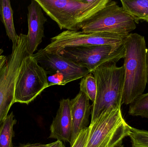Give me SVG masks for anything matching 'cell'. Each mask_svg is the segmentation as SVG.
Returning <instances> with one entry per match:
<instances>
[{
    "label": "cell",
    "instance_id": "obj_1",
    "mask_svg": "<svg viewBox=\"0 0 148 147\" xmlns=\"http://www.w3.org/2000/svg\"><path fill=\"white\" fill-rule=\"evenodd\" d=\"M125 48L122 104L127 105L143 94L146 89L147 47L145 38L138 34L130 33L125 41Z\"/></svg>",
    "mask_w": 148,
    "mask_h": 147
},
{
    "label": "cell",
    "instance_id": "obj_2",
    "mask_svg": "<svg viewBox=\"0 0 148 147\" xmlns=\"http://www.w3.org/2000/svg\"><path fill=\"white\" fill-rule=\"evenodd\" d=\"M97 83V93L92 104L90 123L110 109L121 108L124 82V68L116 63H105L90 72Z\"/></svg>",
    "mask_w": 148,
    "mask_h": 147
},
{
    "label": "cell",
    "instance_id": "obj_3",
    "mask_svg": "<svg viewBox=\"0 0 148 147\" xmlns=\"http://www.w3.org/2000/svg\"><path fill=\"white\" fill-rule=\"evenodd\" d=\"M60 29L79 30L110 0H36Z\"/></svg>",
    "mask_w": 148,
    "mask_h": 147
},
{
    "label": "cell",
    "instance_id": "obj_4",
    "mask_svg": "<svg viewBox=\"0 0 148 147\" xmlns=\"http://www.w3.org/2000/svg\"><path fill=\"white\" fill-rule=\"evenodd\" d=\"M85 147H114L129 136L132 127L123 117L121 108L104 112L90 123Z\"/></svg>",
    "mask_w": 148,
    "mask_h": 147
},
{
    "label": "cell",
    "instance_id": "obj_5",
    "mask_svg": "<svg viewBox=\"0 0 148 147\" xmlns=\"http://www.w3.org/2000/svg\"><path fill=\"white\" fill-rule=\"evenodd\" d=\"M136 28L133 18L116 2L110 0L106 7L87 21L82 30L84 33L128 36Z\"/></svg>",
    "mask_w": 148,
    "mask_h": 147
},
{
    "label": "cell",
    "instance_id": "obj_6",
    "mask_svg": "<svg viewBox=\"0 0 148 147\" xmlns=\"http://www.w3.org/2000/svg\"><path fill=\"white\" fill-rule=\"evenodd\" d=\"M48 87L45 70L33 55L26 56L16 80L14 103L29 104Z\"/></svg>",
    "mask_w": 148,
    "mask_h": 147
},
{
    "label": "cell",
    "instance_id": "obj_7",
    "mask_svg": "<svg viewBox=\"0 0 148 147\" xmlns=\"http://www.w3.org/2000/svg\"><path fill=\"white\" fill-rule=\"evenodd\" d=\"M57 53L91 72L105 63H117L121 59L123 58L125 54V43L119 46L103 45L68 47Z\"/></svg>",
    "mask_w": 148,
    "mask_h": 147
},
{
    "label": "cell",
    "instance_id": "obj_8",
    "mask_svg": "<svg viewBox=\"0 0 148 147\" xmlns=\"http://www.w3.org/2000/svg\"><path fill=\"white\" fill-rule=\"evenodd\" d=\"M128 36L67 30L51 38L50 44L43 49L47 52L57 53L68 47L103 45L119 46L124 44Z\"/></svg>",
    "mask_w": 148,
    "mask_h": 147
},
{
    "label": "cell",
    "instance_id": "obj_9",
    "mask_svg": "<svg viewBox=\"0 0 148 147\" xmlns=\"http://www.w3.org/2000/svg\"><path fill=\"white\" fill-rule=\"evenodd\" d=\"M36 60L49 76L57 74L63 77V85L82 79L90 72L60 55L45 51L43 48L33 54Z\"/></svg>",
    "mask_w": 148,
    "mask_h": 147
},
{
    "label": "cell",
    "instance_id": "obj_10",
    "mask_svg": "<svg viewBox=\"0 0 148 147\" xmlns=\"http://www.w3.org/2000/svg\"><path fill=\"white\" fill-rule=\"evenodd\" d=\"M21 65L19 60L11 58L0 72V126L14 104L16 80Z\"/></svg>",
    "mask_w": 148,
    "mask_h": 147
},
{
    "label": "cell",
    "instance_id": "obj_11",
    "mask_svg": "<svg viewBox=\"0 0 148 147\" xmlns=\"http://www.w3.org/2000/svg\"><path fill=\"white\" fill-rule=\"evenodd\" d=\"M28 33L27 35V52L33 55L44 38V24L47 19L36 0H32L28 6Z\"/></svg>",
    "mask_w": 148,
    "mask_h": 147
},
{
    "label": "cell",
    "instance_id": "obj_12",
    "mask_svg": "<svg viewBox=\"0 0 148 147\" xmlns=\"http://www.w3.org/2000/svg\"><path fill=\"white\" fill-rule=\"evenodd\" d=\"M49 138L62 142H71L72 134V119L70 100L62 99L55 117L50 126Z\"/></svg>",
    "mask_w": 148,
    "mask_h": 147
},
{
    "label": "cell",
    "instance_id": "obj_13",
    "mask_svg": "<svg viewBox=\"0 0 148 147\" xmlns=\"http://www.w3.org/2000/svg\"><path fill=\"white\" fill-rule=\"evenodd\" d=\"M72 119V134L70 146L73 144L80 132L87 127L91 105L87 96L80 91L74 98L70 100Z\"/></svg>",
    "mask_w": 148,
    "mask_h": 147
},
{
    "label": "cell",
    "instance_id": "obj_14",
    "mask_svg": "<svg viewBox=\"0 0 148 147\" xmlns=\"http://www.w3.org/2000/svg\"><path fill=\"white\" fill-rule=\"evenodd\" d=\"M0 20L4 25L6 34L13 43L12 50L15 49L19 35L15 29L13 19V10L9 0H0Z\"/></svg>",
    "mask_w": 148,
    "mask_h": 147
},
{
    "label": "cell",
    "instance_id": "obj_15",
    "mask_svg": "<svg viewBox=\"0 0 148 147\" xmlns=\"http://www.w3.org/2000/svg\"><path fill=\"white\" fill-rule=\"evenodd\" d=\"M122 7L134 19L135 23L148 22V0L121 1Z\"/></svg>",
    "mask_w": 148,
    "mask_h": 147
},
{
    "label": "cell",
    "instance_id": "obj_16",
    "mask_svg": "<svg viewBox=\"0 0 148 147\" xmlns=\"http://www.w3.org/2000/svg\"><path fill=\"white\" fill-rule=\"evenodd\" d=\"M16 123L13 112L5 117L0 126V147H14L12 140L14 134V127Z\"/></svg>",
    "mask_w": 148,
    "mask_h": 147
},
{
    "label": "cell",
    "instance_id": "obj_17",
    "mask_svg": "<svg viewBox=\"0 0 148 147\" xmlns=\"http://www.w3.org/2000/svg\"><path fill=\"white\" fill-rule=\"evenodd\" d=\"M130 115L148 119V93L143 94L130 104Z\"/></svg>",
    "mask_w": 148,
    "mask_h": 147
},
{
    "label": "cell",
    "instance_id": "obj_18",
    "mask_svg": "<svg viewBox=\"0 0 148 147\" xmlns=\"http://www.w3.org/2000/svg\"><path fill=\"white\" fill-rule=\"evenodd\" d=\"M80 91L84 93L89 100L95 102L97 93V83L94 76L89 73L81 79L80 83Z\"/></svg>",
    "mask_w": 148,
    "mask_h": 147
},
{
    "label": "cell",
    "instance_id": "obj_19",
    "mask_svg": "<svg viewBox=\"0 0 148 147\" xmlns=\"http://www.w3.org/2000/svg\"><path fill=\"white\" fill-rule=\"evenodd\" d=\"M129 137L132 147H148V131L132 127Z\"/></svg>",
    "mask_w": 148,
    "mask_h": 147
},
{
    "label": "cell",
    "instance_id": "obj_20",
    "mask_svg": "<svg viewBox=\"0 0 148 147\" xmlns=\"http://www.w3.org/2000/svg\"><path fill=\"white\" fill-rule=\"evenodd\" d=\"M88 127L83 129L77 136L73 144L70 147H85L88 135Z\"/></svg>",
    "mask_w": 148,
    "mask_h": 147
},
{
    "label": "cell",
    "instance_id": "obj_21",
    "mask_svg": "<svg viewBox=\"0 0 148 147\" xmlns=\"http://www.w3.org/2000/svg\"><path fill=\"white\" fill-rule=\"evenodd\" d=\"M3 51L2 49H0V72L1 71L2 69L6 64L8 61L7 57L3 54Z\"/></svg>",
    "mask_w": 148,
    "mask_h": 147
},
{
    "label": "cell",
    "instance_id": "obj_22",
    "mask_svg": "<svg viewBox=\"0 0 148 147\" xmlns=\"http://www.w3.org/2000/svg\"><path fill=\"white\" fill-rule=\"evenodd\" d=\"M49 144H43L41 143H34V144H27L20 145L16 147H48Z\"/></svg>",
    "mask_w": 148,
    "mask_h": 147
},
{
    "label": "cell",
    "instance_id": "obj_23",
    "mask_svg": "<svg viewBox=\"0 0 148 147\" xmlns=\"http://www.w3.org/2000/svg\"><path fill=\"white\" fill-rule=\"evenodd\" d=\"M48 147H65L63 142L57 140L53 143H49Z\"/></svg>",
    "mask_w": 148,
    "mask_h": 147
},
{
    "label": "cell",
    "instance_id": "obj_24",
    "mask_svg": "<svg viewBox=\"0 0 148 147\" xmlns=\"http://www.w3.org/2000/svg\"><path fill=\"white\" fill-rule=\"evenodd\" d=\"M146 67H147V84H148V48H147V54H146Z\"/></svg>",
    "mask_w": 148,
    "mask_h": 147
},
{
    "label": "cell",
    "instance_id": "obj_25",
    "mask_svg": "<svg viewBox=\"0 0 148 147\" xmlns=\"http://www.w3.org/2000/svg\"><path fill=\"white\" fill-rule=\"evenodd\" d=\"M114 147H124V145L123 144V142H121V143H119L118 145L116 146H115Z\"/></svg>",
    "mask_w": 148,
    "mask_h": 147
}]
</instances>
